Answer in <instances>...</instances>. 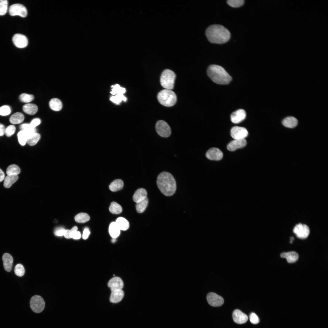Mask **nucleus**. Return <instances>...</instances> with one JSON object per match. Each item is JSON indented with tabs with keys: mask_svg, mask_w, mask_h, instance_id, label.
Listing matches in <instances>:
<instances>
[{
	"mask_svg": "<svg viewBox=\"0 0 328 328\" xmlns=\"http://www.w3.org/2000/svg\"><path fill=\"white\" fill-rule=\"evenodd\" d=\"M205 34L211 43L223 44L227 42L231 37L229 31L223 26L215 24L210 26L206 29Z\"/></svg>",
	"mask_w": 328,
	"mask_h": 328,
	"instance_id": "1",
	"label": "nucleus"
},
{
	"mask_svg": "<svg viewBox=\"0 0 328 328\" xmlns=\"http://www.w3.org/2000/svg\"><path fill=\"white\" fill-rule=\"evenodd\" d=\"M157 184L161 192L167 196H170L175 193L176 183L173 176L170 173L163 172L158 176Z\"/></svg>",
	"mask_w": 328,
	"mask_h": 328,
	"instance_id": "2",
	"label": "nucleus"
},
{
	"mask_svg": "<svg viewBox=\"0 0 328 328\" xmlns=\"http://www.w3.org/2000/svg\"><path fill=\"white\" fill-rule=\"evenodd\" d=\"M207 74L213 82L218 84H228L232 80L231 77L225 70L217 65L210 66L207 69Z\"/></svg>",
	"mask_w": 328,
	"mask_h": 328,
	"instance_id": "3",
	"label": "nucleus"
},
{
	"mask_svg": "<svg viewBox=\"0 0 328 328\" xmlns=\"http://www.w3.org/2000/svg\"><path fill=\"white\" fill-rule=\"evenodd\" d=\"M159 102L166 107L174 105L177 101V97L175 93L170 90L165 89L160 91L157 95Z\"/></svg>",
	"mask_w": 328,
	"mask_h": 328,
	"instance_id": "4",
	"label": "nucleus"
},
{
	"mask_svg": "<svg viewBox=\"0 0 328 328\" xmlns=\"http://www.w3.org/2000/svg\"><path fill=\"white\" fill-rule=\"evenodd\" d=\"M176 75L172 70L166 69L162 73L160 78L161 86L165 89L172 90L173 88Z\"/></svg>",
	"mask_w": 328,
	"mask_h": 328,
	"instance_id": "5",
	"label": "nucleus"
},
{
	"mask_svg": "<svg viewBox=\"0 0 328 328\" xmlns=\"http://www.w3.org/2000/svg\"><path fill=\"white\" fill-rule=\"evenodd\" d=\"M30 308L32 311L36 313H39L44 310L45 302L43 298L39 295L33 296L30 302Z\"/></svg>",
	"mask_w": 328,
	"mask_h": 328,
	"instance_id": "6",
	"label": "nucleus"
},
{
	"mask_svg": "<svg viewBox=\"0 0 328 328\" xmlns=\"http://www.w3.org/2000/svg\"><path fill=\"white\" fill-rule=\"evenodd\" d=\"M155 127L157 133L162 137H168L171 134V131L169 126L163 120L158 121L156 123Z\"/></svg>",
	"mask_w": 328,
	"mask_h": 328,
	"instance_id": "7",
	"label": "nucleus"
},
{
	"mask_svg": "<svg viewBox=\"0 0 328 328\" xmlns=\"http://www.w3.org/2000/svg\"><path fill=\"white\" fill-rule=\"evenodd\" d=\"M9 12L11 16L19 15L22 17H26L27 14L26 7L20 4H15L11 5L9 7Z\"/></svg>",
	"mask_w": 328,
	"mask_h": 328,
	"instance_id": "8",
	"label": "nucleus"
},
{
	"mask_svg": "<svg viewBox=\"0 0 328 328\" xmlns=\"http://www.w3.org/2000/svg\"><path fill=\"white\" fill-rule=\"evenodd\" d=\"M293 231L298 237L301 239H305L309 236L310 233V229L306 225L299 223L294 227Z\"/></svg>",
	"mask_w": 328,
	"mask_h": 328,
	"instance_id": "9",
	"label": "nucleus"
},
{
	"mask_svg": "<svg viewBox=\"0 0 328 328\" xmlns=\"http://www.w3.org/2000/svg\"><path fill=\"white\" fill-rule=\"evenodd\" d=\"M231 135L234 139H242L248 135V132L245 128L235 126L231 128Z\"/></svg>",
	"mask_w": 328,
	"mask_h": 328,
	"instance_id": "10",
	"label": "nucleus"
},
{
	"mask_svg": "<svg viewBox=\"0 0 328 328\" xmlns=\"http://www.w3.org/2000/svg\"><path fill=\"white\" fill-rule=\"evenodd\" d=\"M207 299L208 303L214 307L221 306L224 302L221 296L213 292H210L207 294Z\"/></svg>",
	"mask_w": 328,
	"mask_h": 328,
	"instance_id": "11",
	"label": "nucleus"
},
{
	"mask_svg": "<svg viewBox=\"0 0 328 328\" xmlns=\"http://www.w3.org/2000/svg\"><path fill=\"white\" fill-rule=\"evenodd\" d=\"M12 40L14 45L18 48H25L28 44L27 38L24 35L21 34L17 33L14 35Z\"/></svg>",
	"mask_w": 328,
	"mask_h": 328,
	"instance_id": "12",
	"label": "nucleus"
},
{
	"mask_svg": "<svg viewBox=\"0 0 328 328\" xmlns=\"http://www.w3.org/2000/svg\"><path fill=\"white\" fill-rule=\"evenodd\" d=\"M223 153L219 149L212 148L209 149L206 154V157L208 159L213 160H219L223 157Z\"/></svg>",
	"mask_w": 328,
	"mask_h": 328,
	"instance_id": "13",
	"label": "nucleus"
},
{
	"mask_svg": "<svg viewBox=\"0 0 328 328\" xmlns=\"http://www.w3.org/2000/svg\"><path fill=\"white\" fill-rule=\"evenodd\" d=\"M233 319L234 321L239 324L246 323L248 320V317L245 313L238 309L234 310L232 313Z\"/></svg>",
	"mask_w": 328,
	"mask_h": 328,
	"instance_id": "14",
	"label": "nucleus"
},
{
	"mask_svg": "<svg viewBox=\"0 0 328 328\" xmlns=\"http://www.w3.org/2000/svg\"><path fill=\"white\" fill-rule=\"evenodd\" d=\"M246 144L247 142L245 139H234L228 143L227 146V149L230 151H233L237 149L245 147Z\"/></svg>",
	"mask_w": 328,
	"mask_h": 328,
	"instance_id": "15",
	"label": "nucleus"
},
{
	"mask_svg": "<svg viewBox=\"0 0 328 328\" xmlns=\"http://www.w3.org/2000/svg\"><path fill=\"white\" fill-rule=\"evenodd\" d=\"M246 113L243 109H239L233 112L231 115V121L235 124L239 123L246 118Z\"/></svg>",
	"mask_w": 328,
	"mask_h": 328,
	"instance_id": "16",
	"label": "nucleus"
},
{
	"mask_svg": "<svg viewBox=\"0 0 328 328\" xmlns=\"http://www.w3.org/2000/svg\"><path fill=\"white\" fill-rule=\"evenodd\" d=\"M111 290L122 289L124 284L122 279L119 277H114L111 279L108 283Z\"/></svg>",
	"mask_w": 328,
	"mask_h": 328,
	"instance_id": "17",
	"label": "nucleus"
},
{
	"mask_svg": "<svg viewBox=\"0 0 328 328\" xmlns=\"http://www.w3.org/2000/svg\"><path fill=\"white\" fill-rule=\"evenodd\" d=\"M111 291V293L110 298L111 302L117 303L121 300L124 296V292L122 289L114 290Z\"/></svg>",
	"mask_w": 328,
	"mask_h": 328,
	"instance_id": "18",
	"label": "nucleus"
},
{
	"mask_svg": "<svg viewBox=\"0 0 328 328\" xmlns=\"http://www.w3.org/2000/svg\"><path fill=\"white\" fill-rule=\"evenodd\" d=\"M2 259L4 269L8 272H10L13 262L12 257L9 253H5L3 255Z\"/></svg>",
	"mask_w": 328,
	"mask_h": 328,
	"instance_id": "19",
	"label": "nucleus"
},
{
	"mask_svg": "<svg viewBox=\"0 0 328 328\" xmlns=\"http://www.w3.org/2000/svg\"><path fill=\"white\" fill-rule=\"evenodd\" d=\"M280 257L282 258H285L289 263L296 262L299 258L298 253L294 251L282 253L280 255Z\"/></svg>",
	"mask_w": 328,
	"mask_h": 328,
	"instance_id": "20",
	"label": "nucleus"
},
{
	"mask_svg": "<svg viewBox=\"0 0 328 328\" xmlns=\"http://www.w3.org/2000/svg\"><path fill=\"white\" fill-rule=\"evenodd\" d=\"M147 193L146 190L143 188L137 190L134 193L133 199L134 202L137 203L143 200L147 197Z\"/></svg>",
	"mask_w": 328,
	"mask_h": 328,
	"instance_id": "21",
	"label": "nucleus"
},
{
	"mask_svg": "<svg viewBox=\"0 0 328 328\" xmlns=\"http://www.w3.org/2000/svg\"><path fill=\"white\" fill-rule=\"evenodd\" d=\"M298 123L297 120L292 116L287 117L282 121V125L285 127L289 128H293L296 127Z\"/></svg>",
	"mask_w": 328,
	"mask_h": 328,
	"instance_id": "22",
	"label": "nucleus"
},
{
	"mask_svg": "<svg viewBox=\"0 0 328 328\" xmlns=\"http://www.w3.org/2000/svg\"><path fill=\"white\" fill-rule=\"evenodd\" d=\"M120 231L115 222H112L110 224L109 232L112 238H116L118 237L120 234Z\"/></svg>",
	"mask_w": 328,
	"mask_h": 328,
	"instance_id": "23",
	"label": "nucleus"
},
{
	"mask_svg": "<svg viewBox=\"0 0 328 328\" xmlns=\"http://www.w3.org/2000/svg\"><path fill=\"white\" fill-rule=\"evenodd\" d=\"M123 186V181L121 179H118L114 180L111 183L109 188L111 191L115 192L122 189Z\"/></svg>",
	"mask_w": 328,
	"mask_h": 328,
	"instance_id": "24",
	"label": "nucleus"
},
{
	"mask_svg": "<svg viewBox=\"0 0 328 328\" xmlns=\"http://www.w3.org/2000/svg\"><path fill=\"white\" fill-rule=\"evenodd\" d=\"M49 105L50 108L55 111L60 110L63 106L61 101L56 98L52 99L49 102Z\"/></svg>",
	"mask_w": 328,
	"mask_h": 328,
	"instance_id": "25",
	"label": "nucleus"
},
{
	"mask_svg": "<svg viewBox=\"0 0 328 328\" xmlns=\"http://www.w3.org/2000/svg\"><path fill=\"white\" fill-rule=\"evenodd\" d=\"M18 179L17 175H7L4 179V186L6 188H9Z\"/></svg>",
	"mask_w": 328,
	"mask_h": 328,
	"instance_id": "26",
	"label": "nucleus"
},
{
	"mask_svg": "<svg viewBox=\"0 0 328 328\" xmlns=\"http://www.w3.org/2000/svg\"><path fill=\"white\" fill-rule=\"evenodd\" d=\"M23 111L26 113L30 115H34L37 111L38 107L33 104H27L23 105Z\"/></svg>",
	"mask_w": 328,
	"mask_h": 328,
	"instance_id": "27",
	"label": "nucleus"
},
{
	"mask_svg": "<svg viewBox=\"0 0 328 328\" xmlns=\"http://www.w3.org/2000/svg\"><path fill=\"white\" fill-rule=\"evenodd\" d=\"M115 222L120 230L126 231L128 228L129 226L128 221L123 217L118 218Z\"/></svg>",
	"mask_w": 328,
	"mask_h": 328,
	"instance_id": "28",
	"label": "nucleus"
},
{
	"mask_svg": "<svg viewBox=\"0 0 328 328\" xmlns=\"http://www.w3.org/2000/svg\"><path fill=\"white\" fill-rule=\"evenodd\" d=\"M24 116L21 113H15L10 117L9 119L10 122L12 124H18L22 123L24 120Z\"/></svg>",
	"mask_w": 328,
	"mask_h": 328,
	"instance_id": "29",
	"label": "nucleus"
},
{
	"mask_svg": "<svg viewBox=\"0 0 328 328\" xmlns=\"http://www.w3.org/2000/svg\"><path fill=\"white\" fill-rule=\"evenodd\" d=\"M148 204V199L147 197L145 199L136 203V209L139 213H143L145 210Z\"/></svg>",
	"mask_w": 328,
	"mask_h": 328,
	"instance_id": "30",
	"label": "nucleus"
},
{
	"mask_svg": "<svg viewBox=\"0 0 328 328\" xmlns=\"http://www.w3.org/2000/svg\"><path fill=\"white\" fill-rule=\"evenodd\" d=\"M122 208L119 204L115 202H112L110 206L109 210L112 213L118 214L122 211Z\"/></svg>",
	"mask_w": 328,
	"mask_h": 328,
	"instance_id": "31",
	"label": "nucleus"
},
{
	"mask_svg": "<svg viewBox=\"0 0 328 328\" xmlns=\"http://www.w3.org/2000/svg\"><path fill=\"white\" fill-rule=\"evenodd\" d=\"M21 130L24 131L27 134L28 137L33 134L36 132V128H32L29 124L25 123L21 125L20 127Z\"/></svg>",
	"mask_w": 328,
	"mask_h": 328,
	"instance_id": "32",
	"label": "nucleus"
},
{
	"mask_svg": "<svg viewBox=\"0 0 328 328\" xmlns=\"http://www.w3.org/2000/svg\"><path fill=\"white\" fill-rule=\"evenodd\" d=\"M20 172V169L17 165L12 164L7 168L6 173L7 175H18Z\"/></svg>",
	"mask_w": 328,
	"mask_h": 328,
	"instance_id": "33",
	"label": "nucleus"
},
{
	"mask_svg": "<svg viewBox=\"0 0 328 328\" xmlns=\"http://www.w3.org/2000/svg\"><path fill=\"white\" fill-rule=\"evenodd\" d=\"M76 221L79 223H84L88 221L90 219L89 215L86 213H81L77 214L75 217Z\"/></svg>",
	"mask_w": 328,
	"mask_h": 328,
	"instance_id": "34",
	"label": "nucleus"
},
{
	"mask_svg": "<svg viewBox=\"0 0 328 328\" xmlns=\"http://www.w3.org/2000/svg\"><path fill=\"white\" fill-rule=\"evenodd\" d=\"M17 136L19 144L22 145H25L28 139V136L26 132L24 131L21 130L18 133Z\"/></svg>",
	"mask_w": 328,
	"mask_h": 328,
	"instance_id": "35",
	"label": "nucleus"
},
{
	"mask_svg": "<svg viewBox=\"0 0 328 328\" xmlns=\"http://www.w3.org/2000/svg\"><path fill=\"white\" fill-rule=\"evenodd\" d=\"M40 138L39 134L35 132L29 137L27 142L29 145L33 146L37 143Z\"/></svg>",
	"mask_w": 328,
	"mask_h": 328,
	"instance_id": "36",
	"label": "nucleus"
},
{
	"mask_svg": "<svg viewBox=\"0 0 328 328\" xmlns=\"http://www.w3.org/2000/svg\"><path fill=\"white\" fill-rule=\"evenodd\" d=\"M112 88V91L111 93L113 95L115 94H123L125 93L126 91L125 89L124 88L121 87L119 85L116 84L111 86Z\"/></svg>",
	"mask_w": 328,
	"mask_h": 328,
	"instance_id": "37",
	"label": "nucleus"
},
{
	"mask_svg": "<svg viewBox=\"0 0 328 328\" xmlns=\"http://www.w3.org/2000/svg\"><path fill=\"white\" fill-rule=\"evenodd\" d=\"M8 9V2L6 0H0V15L6 14Z\"/></svg>",
	"mask_w": 328,
	"mask_h": 328,
	"instance_id": "38",
	"label": "nucleus"
},
{
	"mask_svg": "<svg viewBox=\"0 0 328 328\" xmlns=\"http://www.w3.org/2000/svg\"><path fill=\"white\" fill-rule=\"evenodd\" d=\"M20 100L22 102L28 103L32 101L34 99V97L32 94L26 93L21 94L19 97Z\"/></svg>",
	"mask_w": 328,
	"mask_h": 328,
	"instance_id": "39",
	"label": "nucleus"
},
{
	"mask_svg": "<svg viewBox=\"0 0 328 328\" xmlns=\"http://www.w3.org/2000/svg\"><path fill=\"white\" fill-rule=\"evenodd\" d=\"M25 272L24 268L22 265L19 264L15 267L14 272L17 276L19 277L23 276L25 273Z\"/></svg>",
	"mask_w": 328,
	"mask_h": 328,
	"instance_id": "40",
	"label": "nucleus"
},
{
	"mask_svg": "<svg viewBox=\"0 0 328 328\" xmlns=\"http://www.w3.org/2000/svg\"><path fill=\"white\" fill-rule=\"evenodd\" d=\"M110 100L114 103L119 104L122 100L126 101V98L123 94H116L115 96H112L110 98Z\"/></svg>",
	"mask_w": 328,
	"mask_h": 328,
	"instance_id": "41",
	"label": "nucleus"
},
{
	"mask_svg": "<svg viewBox=\"0 0 328 328\" xmlns=\"http://www.w3.org/2000/svg\"><path fill=\"white\" fill-rule=\"evenodd\" d=\"M227 4L230 6L234 8L242 6L244 3V0H228Z\"/></svg>",
	"mask_w": 328,
	"mask_h": 328,
	"instance_id": "42",
	"label": "nucleus"
},
{
	"mask_svg": "<svg viewBox=\"0 0 328 328\" xmlns=\"http://www.w3.org/2000/svg\"><path fill=\"white\" fill-rule=\"evenodd\" d=\"M11 112V109L8 105H4L0 108V115L6 116L9 114Z\"/></svg>",
	"mask_w": 328,
	"mask_h": 328,
	"instance_id": "43",
	"label": "nucleus"
},
{
	"mask_svg": "<svg viewBox=\"0 0 328 328\" xmlns=\"http://www.w3.org/2000/svg\"><path fill=\"white\" fill-rule=\"evenodd\" d=\"M15 131V127L13 125H10L5 128V134L7 136L10 137L14 133Z\"/></svg>",
	"mask_w": 328,
	"mask_h": 328,
	"instance_id": "44",
	"label": "nucleus"
},
{
	"mask_svg": "<svg viewBox=\"0 0 328 328\" xmlns=\"http://www.w3.org/2000/svg\"><path fill=\"white\" fill-rule=\"evenodd\" d=\"M249 318L251 322L253 324H258L260 321L258 316L254 313H252L250 314Z\"/></svg>",
	"mask_w": 328,
	"mask_h": 328,
	"instance_id": "45",
	"label": "nucleus"
},
{
	"mask_svg": "<svg viewBox=\"0 0 328 328\" xmlns=\"http://www.w3.org/2000/svg\"><path fill=\"white\" fill-rule=\"evenodd\" d=\"M65 230L63 228L60 227L56 229L54 234L57 236H64Z\"/></svg>",
	"mask_w": 328,
	"mask_h": 328,
	"instance_id": "46",
	"label": "nucleus"
},
{
	"mask_svg": "<svg viewBox=\"0 0 328 328\" xmlns=\"http://www.w3.org/2000/svg\"><path fill=\"white\" fill-rule=\"evenodd\" d=\"M41 123L40 119L38 118H36L33 119L29 124L30 126L33 128L39 125Z\"/></svg>",
	"mask_w": 328,
	"mask_h": 328,
	"instance_id": "47",
	"label": "nucleus"
},
{
	"mask_svg": "<svg viewBox=\"0 0 328 328\" xmlns=\"http://www.w3.org/2000/svg\"><path fill=\"white\" fill-rule=\"evenodd\" d=\"M90 234V232L89 231V229L88 227H86L84 228L82 235V237L83 239L85 240L87 239Z\"/></svg>",
	"mask_w": 328,
	"mask_h": 328,
	"instance_id": "48",
	"label": "nucleus"
},
{
	"mask_svg": "<svg viewBox=\"0 0 328 328\" xmlns=\"http://www.w3.org/2000/svg\"><path fill=\"white\" fill-rule=\"evenodd\" d=\"M5 129L4 125L0 123V136H2L5 134Z\"/></svg>",
	"mask_w": 328,
	"mask_h": 328,
	"instance_id": "49",
	"label": "nucleus"
},
{
	"mask_svg": "<svg viewBox=\"0 0 328 328\" xmlns=\"http://www.w3.org/2000/svg\"><path fill=\"white\" fill-rule=\"evenodd\" d=\"M70 230H65L64 236V237L67 239H70L71 238L70 237Z\"/></svg>",
	"mask_w": 328,
	"mask_h": 328,
	"instance_id": "50",
	"label": "nucleus"
},
{
	"mask_svg": "<svg viewBox=\"0 0 328 328\" xmlns=\"http://www.w3.org/2000/svg\"><path fill=\"white\" fill-rule=\"evenodd\" d=\"M5 174L2 170L0 169V182L2 181L5 178Z\"/></svg>",
	"mask_w": 328,
	"mask_h": 328,
	"instance_id": "51",
	"label": "nucleus"
},
{
	"mask_svg": "<svg viewBox=\"0 0 328 328\" xmlns=\"http://www.w3.org/2000/svg\"><path fill=\"white\" fill-rule=\"evenodd\" d=\"M116 238H112V239L111 240V242L112 243H114L116 241Z\"/></svg>",
	"mask_w": 328,
	"mask_h": 328,
	"instance_id": "52",
	"label": "nucleus"
},
{
	"mask_svg": "<svg viewBox=\"0 0 328 328\" xmlns=\"http://www.w3.org/2000/svg\"><path fill=\"white\" fill-rule=\"evenodd\" d=\"M290 240L292 242V241L294 240V238L293 237H290Z\"/></svg>",
	"mask_w": 328,
	"mask_h": 328,
	"instance_id": "53",
	"label": "nucleus"
}]
</instances>
